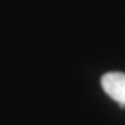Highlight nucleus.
<instances>
[{"mask_svg": "<svg viewBox=\"0 0 125 125\" xmlns=\"http://www.w3.org/2000/svg\"><path fill=\"white\" fill-rule=\"evenodd\" d=\"M101 86L106 94L120 106H125V73L111 72L101 78Z\"/></svg>", "mask_w": 125, "mask_h": 125, "instance_id": "f257e3e1", "label": "nucleus"}]
</instances>
